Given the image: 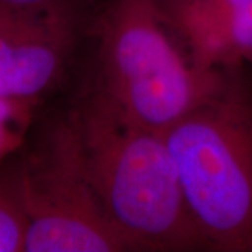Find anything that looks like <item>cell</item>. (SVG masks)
I'll use <instances>...</instances> for the list:
<instances>
[{"instance_id": "cell-1", "label": "cell", "mask_w": 252, "mask_h": 252, "mask_svg": "<svg viewBox=\"0 0 252 252\" xmlns=\"http://www.w3.org/2000/svg\"><path fill=\"white\" fill-rule=\"evenodd\" d=\"M70 115L91 182L132 251L210 250L164 133L122 115L95 89Z\"/></svg>"}, {"instance_id": "cell-2", "label": "cell", "mask_w": 252, "mask_h": 252, "mask_svg": "<svg viewBox=\"0 0 252 252\" xmlns=\"http://www.w3.org/2000/svg\"><path fill=\"white\" fill-rule=\"evenodd\" d=\"M210 250L252 251V91L240 69L165 133Z\"/></svg>"}, {"instance_id": "cell-3", "label": "cell", "mask_w": 252, "mask_h": 252, "mask_svg": "<svg viewBox=\"0 0 252 252\" xmlns=\"http://www.w3.org/2000/svg\"><path fill=\"white\" fill-rule=\"evenodd\" d=\"M97 34L94 89L122 115L160 133L205 101L227 73L202 69L181 51L156 0H109Z\"/></svg>"}, {"instance_id": "cell-4", "label": "cell", "mask_w": 252, "mask_h": 252, "mask_svg": "<svg viewBox=\"0 0 252 252\" xmlns=\"http://www.w3.org/2000/svg\"><path fill=\"white\" fill-rule=\"evenodd\" d=\"M17 162L28 217L26 252L132 251L91 182L70 114Z\"/></svg>"}, {"instance_id": "cell-5", "label": "cell", "mask_w": 252, "mask_h": 252, "mask_svg": "<svg viewBox=\"0 0 252 252\" xmlns=\"http://www.w3.org/2000/svg\"><path fill=\"white\" fill-rule=\"evenodd\" d=\"M76 11H34L0 1V97L36 102L62 79Z\"/></svg>"}, {"instance_id": "cell-6", "label": "cell", "mask_w": 252, "mask_h": 252, "mask_svg": "<svg viewBox=\"0 0 252 252\" xmlns=\"http://www.w3.org/2000/svg\"><path fill=\"white\" fill-rule=\"evenodd\" d=\"M184 52L206 70L252 63V0H156Z\"/></svg>"}, {"instance_id": "cell-7", "label": "cell", "mask_w": 252, "mask_h": 252, "mask_svg": "<svg viewBox=\"0 0 252 252\" xmlns=\"http://www.w3.org/2000/svg\"><path fill=\"white\" fill-rule=\"evenodd\" d=\"M27 233L18 162L9 160L0 167V252H26Z\"/></svg>"}, {"instance_id": "cell-8", "label": "cell", "mask_w": 252, "mask_h": 252, "mask_svg": "<svg viewBox=\"0 0 252 252\" xmlns=\"http://www.w3.org/2000/svg\"><path fill=\"white\" fill-rule=\"evenodd\" d=\"M35 102L0 97V167L23 147Z\"/></svg>"}, {"instance_id": "cell-9", "label": "cell", "mask_w": 252, "mask_h": 252, "mask_svg": "<svg viewBox=\"0 0 252 252\" xmlns=\"http://www.w3.org/2000/svg\"><path fill=\"white\" fill-rule=\"evenodd\" d=\"M14 7L34 11H76L79 0H0Z\"/></svg>"}]
</instances>
